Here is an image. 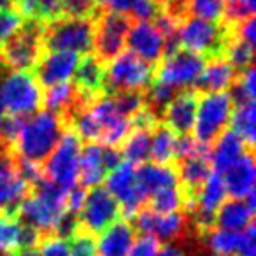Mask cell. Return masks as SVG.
Segmentation results:
<instances>
[{"mask_svg": "<svg viewBox=\"0 0 256 256\" xmlns=\"http://www.w3.org/2000/svg\"><path fill=\"white\" fill-rule=\"evenodd\" d=\"M67 212V193L46 178L30 190L22 202L18 218L40 235H54L60 220Z\"/></svg>", "mask_w": 256, "mask_h": 256, "instance_id": "1", "label": "cell"}, {"mask_svg": "<svg viewBox=\"0 0 256 256\" xmlns=\"http://www.w3.org/2000/svg\"><path fill=\"white\" fill-rule=\"evenodd\" d=\"M64 132L65 124L56 114L46 109L39 110L26 118L12 153L18 158L42 165L58 146Z\"/></svg>", "mask_w": 256, "mask_h": 256, "instance_id": "2", "label": "cell"}, {"mask_svg": "<svg viewBox=\"0 0 256 256\" xmlns=\"http://www.w3.org/2000/svg\"><path fill=\"white\" fill-rule=\"evenodd\" d=\"M234 37V28L221 22L214 23L200 18H186L179 26L182 50L200 54L206 60L224 58L226 48Z\"/></svg>", "mask_w": 256, "mask_h": 256, "instance_id": "3", "label": "cell"}, {"mask_svg": "<svg viewBox=\"0 0 256 256\" xmlns=\"http://www.w3.org/2000/svg\"><path fill=\"white\" fill-rule=\"evenodd\" d=\"M44 25L37 20H25L22 28L0 46V64L11 72H30L44 54Z\"/></svg>", "mask_w": 256, "mask_h": 256, "instance_id": "4", "label": "cell"}, {"mask_svg": "<svg viewBox=\"0 0 256 256\" xmlns=\"http://www.w3.org/2000/svg\"><path fill=\"white\" fill-rule=\"evenodd\" d=\"M95 20H65L58 18L44 25L42 46L44 53L70 51L78 54H90L93 50Z\"/></svg>", "mask_w": 256, "mask_h": 256, "instance_id": "5", "label": "cell"}, {"mask_svg": "<svg viewBox=\"0 0 256 256\" xmlns=\"http://www.w3.org/2000/svg\"><path fill=\"white\" fill-rule=\"evenodd\" d=\"M154 68L130 51L118 54L106 68L104 95L120 92H146L154 78Z\"/></svg>", "mask_w": 256, "mask_h": 256, "instance_id": "6", "label": "cell"}, {"mask_svg": "<svg viewBox=\"0 0 256 256\" xmlns=\"http://www.w3.org/2000/svg\"><path fill=\"white\" fill-rule=\"evenodd\" d=\"M232 110H234V104L226 92L200 95L195 124H193L195 139L200 144L212 146L230 126Z\"/></svg>", "mask_w": 256, "mask_h": 256, "instance_id": "7", "label": "cell"}, {"mask_svg": "<svg viewBox=\"0 0 256 256\" xmlns=\"http://www.w3.org/2000/svg\"><path fill=\"white\" fill-rule=\"evenodd\" d=\"M79 153H81V139L74 130L65 128L58 146L42 164L44 178L68 193L74 186H78Z\"/></svg>", "mask_w": 256, "mask_h": 256, "instance_id": "8", "label": "cell"}, {"mask_svg": "<svg viewBox=\"0 0 256 256\" xmlns=\"http://www.w3.org/2000/svg\"><path fill=\"white\" fill-rule=\"evenodd\" d=\"M0 104L8 116L30 118L42 106V92L30 72H9L0 84Z\"/></svg>", "mask_w": 256, "mask_h": 256, "instance_id": "9", "label": "cell"}, {"mask_svg": "<svg viewBox=\"0 0 256 256\" xmlns=\"http://www.w3.org/2000/svg\"><path fill=\"white\" fill-rule=\"evenodd\" d=\"M104 181H106L104 188L116 198L120 206V214L126 221L136 218V214L142 210L150 200V195L144 190V186L137 181L136 165L126 160L121 162L114 170H110Z\"/></svg>", "mask_w": 256, "mask_h": 256, "instance_id": "10", "label": "cell"}, {"mask_svg": "<svg viewBox=\"0 0 256 256\" xmlns=\"http://www.w3.org/2000/svg\"><path fill=\"white\" fill-rule=\"evenodd\" d=\"M204 67H206V58L181 48L178 53L164 58L156 65L153 81L167 84L178 92H184L195 86Z\"/></svg>", "mask_w": 256, "mask_h": 256, "instance_id": "11", "label": "cell"}, {"mask_svg": "<svg viewBox=\"0 0 256 256\" xmlns=\"http://www.w3.org/2000/svg\"><path fill=\"white\" fill-rule=\"evenodd\" d=\"M95 30H93V50L95 56L104 65L123 53L124 39L132 22L116 12H96Z\"/></svg>", "mask_w": 256, "mask_h": 256, "instance_id": "12", "label": "cell"}, {"mask_svg": "<svg viewBox=\"0 0 256 256\" xmlns=\"http://www.w3.org/2000/svg\"><path fill=\"white\" fill-rule=\"evenodd\" d=\"M79 230L88 235H98L109 224L120 220V206L116 198L102 184L88 190L82 209L78 216Z\"/></svg>", "mask_w": 256, "mask_h": 256, "instance_id": "13", "label": "cell"}, {"mask_svg": "<svg viewBox=\"0 0 256 256\" xmlns=\"http://www.w3.org/2000/svg\"><path fill=\"white\" fill-rule=\"evenodd\" d=\"M136 226L140 235H151L158 242L165 244H176L178 240L188 235L190 228V216L186 210L170 214H158L151 209L144 207L142 210L136 214Z\"/></svg>", "mask_w": 256, "mask_h": 256, "instance_id": "14", "label": "cell"}, {"mask_svg": "<svg viewBox=\"0 0 256 256\" xmlns=\"http://www.w3.org/2000/svg\"><path fill=\"white\" fill-rule=\"evenodd\" d=\"M28 193L30 186L16 168L14 153L0 146V214L18 216L20 206Z\"/></svg>", "mask_w": 256, "mask_h": 256, "instance_id": "15", "label": "cell"}, {"mask_svg": "<svg viewBox=\"0 0 256 256\" xmlns=\"http://www.w3.org/2000/svg\"><path fill=\"white\" fill-rule=\"evenodd\" d=\"M88 109L100 128V140L104 142V146L120 148L128 137V134L134 130L132 120L124 118L116 109L110 96H98Z\"/></svg>", "mask_w": 256, "mask_h": 256, "instance_id": "16", "label": "cell"}, {"mask_svg": "<svg viewBox=\"0 0 256 256\" xmlns=\"http://www.w3.org/2000/svg\"><path fill=\"white\" fill-rule=\"evenodd\" d=\"M79 54L70 51H51L44 53L34 68V78L42 88L70 81L79 64Z\"/></svg>", "mask_w": 256, "mask_h": 256, "instance_id": "17", "label": "cell"}, {"mask_svg": "<svg viewBox=\"0 0 256 256\" xmlns=\"http://www.w3.org/2000/svg\"><path fill=\"white\" fill-rule=\"evenodd\" d=\"M124 44L130 48V53L151 67H156L164 60V37L153 23H132Z\"/></svg>", "mask_w": 256, "mask_h": 256, "instance_id": "18", "label": "cell"}, {"mask_svg": "<svg viewBox=\"0 0 256 256\" xmlns=\"http://www.w3.org/2000/svg\"><path fill=\"white\" fill-rule=\"evenodd\" d=\"M198 96L200 95L193 88L181 92L167 106L162 116V123L167 124L176 136H188L195 124Z\"/></svg>", "mask_w": 256, "mask_h": 256, "instance_id": "19", "label": "cell"}, {"mask_svg": "<svg viewBox=\"0 0 256 256\" xmlns=\"http://www.w3.org/2000/svg\"><path fill=\"white\" fill-rule=\"evenodd\" d=\"M226 195L232 198H248L251 193H254V178H256V167H254V154L252 150H248L223 176Z\"/></svg>", "mask_w": 256, "mask_h": 256, "instance_id": "20", "label": "cell"}, {"mask_svg": "<svg viewBox=\"0 0 256 256\" xmlns=\"http://www.w3.org/2000/svg\"><path fill=\"white\" fill-rule=\"evenodd\" d=\"M134 240V224L126 220H118L98 234V238L95 240L96 256H128Z\"/></svg>", "mask_w": 256, "mask_h": 256, "instance_id": "21", "label": "cell"}, {"mask_svg": "<svg viewBox=\"0 0 256 256\" xmlns=\"http://www.w3.org/2000/svg\"><path fill=\"white\" fill-rule=\"evenodd\" d=\"M254 193L248 198H232L228 202H223V206L218 209L214 216V226L223 228L230 232H242L252 223L254 216Z\"/></svg>", "mask_w": 256, "mask_h": 256, "instance_id": "22", "label": "cell"}, {"mask_svg": "<svg viewBox=\"0 0 256 256\" xmlns=\"http://www.w3.org/2000/svg\"><path fill=\"white\" fill-rule=\"evenodd\" d=\"M235 79H237V72L228 64L226 58H210V60H206V67L193 90L198 95L220 93L230 88Z\"/></svg>", "mask_w": 256, "mask_h": 256, "instance_id": "23", "label": "cell"}, {"mask_svg": "<svg viewBox=\"0 0 256 256\" xmlns=\"http://www.w3.org/2000/svg\"><path fill=\"white\" fill-rule=\"evenodd\" d=\"M104 79H106V65L95 54H82L74 72V84L78 86V90H81L88 96L98 98L104 95Z\"/></svg>", "mask_w": 256, "mask_h": 256, "instance_id": "24", "label": "cell"}, {"mask_svg": "<svg viewBox=\"0 0 256 256\" xmlns=\"http://www.w3.org/2000/svg\"><path fill=\"white\" fill-rule=\"evenodd\" d=\"M248 150L249 148L246 146L232 130H226V132L210 146L209 162H210L212 172L223 176Z\"/></svg>", "mask_w": 256, "mask_h": 256, "instance_id": "25", "label": "cell"}, {"mask_svg": "<svg viewBox=\"0 0 256 256\" xmlns=\"http://www.w3.org/2000/svg\"><path fill=\"white\" fill-rule=\"evenodd\" d=\"M107 172L102 164V146L98 142H86L79 153V186L92 190L100 186Z\"/></svg>", "mask_w": 256, "mask_h": 256, "instance_id": "26", "label": "cell"}, {"mask_svg": "<svg viewBox=\"0 0 256 256\" xmlns=\"http://www.w3.org/2000/svg\"><path fill=\"white\" fill-rule=\"evenodd\" d=\"M137 181L144 186L148 195H153L154 192H160V190L179 186L178 168L176 165L142 164L137 168Z\"/></svg>", "mask_w": 256, "mask_h": 256, "instance_id": "27", "label": "cell"}, {"mask_svg": "<svg viewBox=\"0 0 256 256\" xmlns=\"http://www.w3.org/2000/svg\"><path fill=\"white\" fill-rule=\"evenodd\" d=\"M178 136L164 123H158L151 132L150 160L156 165H174Z\"/></svg>", "mask_w": 256, "mask_h": 256, "instance_id": "28", "label": "cell"}, {"mask_svg": "<svg viewBox=\"0 0 256 256\" xmlns=\"http://www.w3.org/2000/svg\"><path fill=\"white\" fill-rule=\"evenodd\" d=\"M256 110L254 102H248L244 106H237L232 110L230 118V130L249 148H254V136H256Z\"/></svg>", "mask_w": 256, "mask_h": 256, "instance_id": "29", "label": "cell"}, {"mask_svg": "<svg viewBox=\"0 0 256 256\" xmlns=\"http://www.w3.org/2000/svg\"><path fill=\"white\" fill-rule=\"evenodd\" d=\"M151 132L148 130H132L121 144V154L134 165L148 164L150 160Z\"/></svg>", "mask_w": 256, "mask_h": 256, "instance_id": "30", "label": "cell"}, {"mask_svg": "<svg viewBox=\"0 0 256 256\" xmlns=\"http://www.w3.org/2000/svg\"><path fill=\"white\" fill-rule=\"evenodd\" d=\"M204 244L207 251L214 256H235L238 244V232L223 230V228H210L204 234Z\"/></svg>", "mask_w": 256, "mask_h": 256, "instance_id": "31", "label": "cell"}, {"mask_svg": "<svg viewBox=\"0 0 256 256\" xmlns=\"http://www.w3.org/2000/svg\"><path fill=\"white\" fill-rule=\"evenodd\" d=\"M148 202L151 206L150 209L158 214H170V212H179V210H186V198L181 186L154 192L153 195H150Z\"/></svg>", "mask_w": 256, "mask_h": 256, "instance_id": "32", "label": "cell"}, {"mask_svg": "<svg viewBox=\"0 0 256 256\" xmlns=\"http://www.w3.org/2000/svg\"><path fill=\"white\" fill-rule=\"evenodd\" d=\"M23 223L18 216L0 214V254H11L22 249Z\"/></svg>", "mask_w": 256, "mask_h": 256, "instance_id": "33", "label": "cell"}, {"mask_svg": "<svg viewBox=\"0 0 256 256\" xmlns=\"http://www.w3.org/2000/svg\"><path fill=\"white\" fill-rule=\"evenodd\" d=\"M252 53H254V48L249 46L248 42L234 37L232 42L228 44L224 58L228 60V64L234 67V70L237 72V76H240L244 70H248L252 65Z\"/></svg>", "mask_w": 256, "mask_h": 256, "instance_id": "34", "label": "cell"}, {"mask_svg": "<svg viewBox=\"0 0 256 256\" xmlns=\"http://www.w3.org/2000/svg\"><path fill=\"white\" fill-rule=\"evenodd\" d=\"M254 8H256V0H224L221 23L235 28L238 23L254 16Z\"/></svg>", "mask_w": 256, "mask_h": 256, "instance_id": "35", "label": "cell"}, {"mask_svg": "<svg viewBox=\"0 0 256 256\" xmlns=\"http://www.w3.org/2000/svg\"><path fill=\"white\" fill-rule=\"evenodd\" d=\"M98 12L96 0H62L60 18L65 20H92Z\"/></svg>", "mask_w": 256, "mask_h": 256, "instance_id": "36", "label": "cell"}, {"mask_svg": "<svg viewBox=\"0 0 256 256\" xmlns=\"http://www.w3.org/2000/svg\"><path fill=\"white\" fill-rule=\"evenodd\" d=\"M107 96H110L116 109L128 120H132L139 110L144 109V92H120Z\"/></svg>", "mask_w": 256, "mask_h": 256, "instance_id": "37", "label": "cell"}, {"mask_svg": "<svg viewBox=\"0 0 256 256\" xmlns=\"http://www.w3.org/2000/svg\"><path fill=\"white\" fill-rule=\"evenodd\" d=\"M26 118L23 116H6L0 126V146L9 151H14V144L23 130Z\"/></svg>", "mask_w": 256, "mask_h": 256, "instance_id": "38", "label": "cell"}, {"mask_svg": "<svg viewBox=\"0 0 256 256\" xmlns=\"http://www.w3.org/2000/svg\"><path fill=\"white\" fill-rule=\"evenodd\" d=\"M23 22L25 18L18 11H0V46L22 28Z\"/></svg>", "mask_w": 256, "mask_h": 256, "instance_id": "39", "label": "cell"}, {"mask_svg": "<svg viewBox=\"0 0 256 256\" xmlns=\"http://www.w3.org/2000/svg\"><path fill=\"white\" fill-rule=\"evenodd\" d=\"M60 6L62 0H36L32 20H37L42 25L54 22L60 18Z\"/></svg>", "mask_w": 256, "mask_h": 256, "instance_id": "40", "label": "cell"}, {"mask_svg": "<svg viewBox=\"0 0 256 256\" xmlns=\"http://www.w3.org/2000/svg\"><path fill=\"white\" fill-rule=\"evenodd\" d=\"M39 256H70L68 240L56 235H46L39 242Z\"/></svg>", "mask_w": 256, "mask_h": 256, "instance_id": "41", "label": "cell"}, {"mask_svg": "<svg viewBox=\"0 0 256 256\" xmlns=\"http://www.w3.org/2000/svg\"><path fill=\"white\" fill-rule=\"evenodd\" d=\"M70 256H96L95 238L79 230L72 238H68Z\"/></svg>", "mask_w": 256, "mask_h": 256, "instance_id": "42", "label": "cell"}, {"mask_svg": "<svg viewBox=\"0 0 256 256\" xmlns=\"http://www.w3.org/2000/svg\"><path fill=\"white\" fill-rule=\"evenodd\" d=\"M162 244L151 235H139L134 240L132 248L128 251V256H156Z\"/></svg>", "mask_w": 256, "mask_h": 256, "instance_id": "43", "label": "cell"}, {"mask_svg": "<svg viewBox=\"0 0 256 256\" xmlns=\"http://www.w3.org/2000/svg\"><path fill=\"white\" fill-rule=\"evenodd\" d=\"M136 2L137 0H96V6H98L100 12H116V14H123L130 20Z\"/></svg>", "mask_w": 256, "mask_h": 256, "instance_id": "44", "label": "cell"}, {"mask_svg": "<svg viewBox=\"0 0 256 256\" xmlns=\"http://www.w3.org/2000/svg\"><path fill=\"white\" fill-rule=\"evenodd\" d=\"M86 193L88 190L81 188V186H74L70 192L67 193V212L74 214V216H79L82 209V204H84V198H86Z\"/></svg>", "mask_w": 256, "mask_h": 256, "instance_id": "45", "label": "cell"}, {"mask_svg": "<svg viewBox=\"0 0 256 256\" xmlns=\"http://www.w3.org/2000/svg\"><path fill=\"white\" fill-rule=\"evenodd\" d=\"M234 34L237 39L244 40V42H248L249 46L254 48V42H256V28H254V16L249 20H246V22L238 23L237 26L234 28Z\"/></svg>", "mask_w": 256, "mask_h": 256, "instance_id": "46", "label": "cell"}, {"mask_svg": "<svg viewBox=\"0 0 256 256\" xmlns=\"http://www.w3.org/2000/svg\"><path fill=\"white\" fill-rule=\"evenodd\" d=\"M121 162H123V154H121L120 148L102 146V164H104V168H106L107 174H109L110 170H114Z\"/></svg>", "mask_w": 256, "mask_h": 256, "instance_id": "47", "label": "cell"}, {"mask_svg": "<svg viewBox=\"0 0 256 256\" xmlns=\"http://www.w3.org/2000/svg\"><path fill=\"white\" fill-rule=\"evenodd\" d=\"M18 9V12L25 20H32L34 16V6H36V0H12Z\"/></svg>", "mask_w": 256, "mask_h": 256, "instance_id": "48", "label": "cell"}, {"mask_svg": "<svg viewBox=\"0 0 256 256\" xmlns=\"http://www.w3.org/2000/svg\"><path fill=\"white\" fill-rule=\"evenodd\" d=\"M156 256H184V251L178 244H165L160 248Z\"/></svg>", "mask_w": 256, "mask_h": 256, "instance_id": "49", "label": "cell"}, {"mask_svg": "<svg viewBox=\"0 0 256 256\" xmlns=\"http://www.w3.org/2000/svg\"><path fill=\"white\" fill-rule=\"evenodd\" d=\"M16 256H39V248H23Z\"/></svg>", "mask_w": 256, "mask_h": 256, "instance_id": "50", "label": "cell"}, {"mask_svg": "<svg viewBox=\"0 0 256 256\" xmlns=\"http://www.w3.org/2000/svg\"><path fill=\"white\" fill-rule=\"evenodd\" d=\"M0 11H18L12 0H0Z\"/></svg>", "mask_w": 256, "mask_h": 256, "instance_id": "51", "label": "cell"}, {"mask_svg": "<svg viewBox=\"0 0 256 256\" xmlns=\"http://www.w3.org/2000/svg\"><path fill=\"white\" fill-rule=\"evenodd\" d=\"M2 120H4V110H2V104H0V126H2Z\"/></svg>", "mask_w": 256, "mask_h": 256, "instance_id": "52", "label": "cell"}, {"mask_svg": "<svg viewBox=\"0 0 256 256\" xmlns=\"http://www.w3.org/2000/svg\"><path fill=\"white\" fill-rule=\"evenodd\" d=\"M0 256H16V254H12V252H11V254H0Z\"/></svg>", "mask_w": 256, "mask_h": 256, "instance_id": "53", "label": "cell"}]
</instances>
